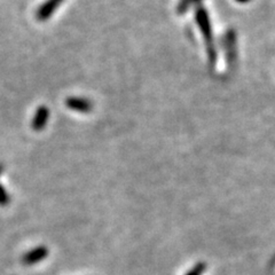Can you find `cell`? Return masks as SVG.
I'll return each instance as SVG.
<instances>
[{
	"label": "cell",
	"instance_id": "10",
	"mask_svg": "<svg viewBox=\"0 0 275 275\" xmlns=\"http://www.w3.org/2000/svg\"><path fill=\"white\" fill-rule=\"evenodd\" d=\"M235 1H238L240 3H246V2H249L250 0H235Z\"/></svg>",
	"mask_w": 275,
	"mask_h": 275
},
{
	"label": "cell",
	"instance_id": "7",
	"mask_svg": "<svg viewBox=\"0 0 275 275\" xmlns=\"http://www.w3.org/2000/svg\"><path fill=\"white\" fill-rule=\"evenodd\" d=\"M202 1V0H180L177 6V13L179 15H184L187 13L192 6H196Z\"/></svg>",
	"mask_w": 275,
	"mask_h": 275
},
{
	"label": "cell",
	"instance_id": "6",
	"mask_svg": "<svg viewBox=\"0 0 275 275\" xmlns=\"http://www.w3.org/2000/svg\"><path fill=\"white\" fill-rule=\"evenodd\" d=\"M63 0H47L39 7V9L37 10L36 17L38 21H47L51 15L57 9Z\"/></svg>",
	"mask_w": 275,
	"mask_h": 275
},
{
	"label": "cell",
	"instance_id": "3",
	"mask_svg": "<svg viewBox=\"0 0 275 275\" xmlns=\"http://www.w3.org/2000/svg\"><path fill=\"white\" fill-rule=\"evenodd\" d=\"M49 254L48 248L45 246H38L33 249H31L29 251L22 256V264L25 266H32L36 265L38 263H40L44 261V259L47 258V256Z\"/></svg>",
	"mask_w": 275,
	"mask_h": 275
},
{
	"label": "cell",
	"instance_id": "9",
	"mask_svg": "<svg viewBox=\"0 0 275 275\" xmlns=\"http://www.w3.org/2000/svg\"><path fill=\"white\" fill-rule=\"evenodd\" d=\"M207 270V264L205 263H197V264L189 270L186 275H203V273Z\"/></svg>",
	"mask_w": 275,
	"mask_h": 275
},
{
	"label": "cell",
	"instance_id": "5",
	"mask_svg": "<svg viewBox=\"0 0 275 275\" xmlns=\"http://www.w3.org/2000/svg\"><path fill=\"white\" fill-rule=\"evenodd\" d=\"M49 119V109L46 106H40L37 108L36 112H34V116L32 118V123H31V126H32L33 131L36 132H39L45 129V126L47 125Z\"/></svg>",
	"mask_w": 275,
	"mask_h": 275
},
{
	"label": "cell",
	"instance_id": "2",
	"mask_svg": "<svg viewBox=\"0 0 275 275\" xmlns=\"http://www.w3.org/2000/svg\"><path fill=\"white\" fill-rule=\"evenodd\" d=\"M236 45H238V38H236L235 30H227L223 38V47L226 54L228 69H232V70L235 68L236 62H238V46Z\"/></svg>",
	"mask_w": 275,
	"mask_h": 275
},
{
	"label": "cell",
	"instance_id": "1",
	"mask_svg": "<svg viewBox=\"0 0 275 275\" xmlns=\"http://www.w3.org/2000/svg\"><path fill=\"white\" fill-rule=\"evenodd\" d=\"M195 21L197 26H199L201 30V32L203 34L205 46H207L209 67H210V69H214L217 63V51L215 47L214 33H212L210 17H209L208 11L204 7H197V9L195 11Z\"/></svg>",
	"mask_w": 275,
	"mask_h": 275
},
{
	"label": "cell",
	"instance_id": "11",
	"mask_svg": "<svg viewBox=\"0 0 275 275\" xmlns=\"http://www.w3.org/2000/svg\"><path fill=\"white\" fill-rule=\"evenodd\" d=\"M2 172H3V166L1 164H0V176H1Z\"/></svg>",
	"mask_w": 275,
	"mask_h": 275
},
{
	"label": "cell",
	"instance_id": "8",
	"mask_svg": "<svg viewBox=\"0 0 275 275\" xmlns=\"http://www.w3.org/2000/svg\"><path fill=\"white\" fill-rule=\"evenodd\" d=\"M10 203V196L5 187L0 184V207H7Z\"/></svg>",
	"mask_w": 275,
	"mask_h": 275
},
{
	"label": "cell",
	"instance_id": "4",
	"mask_svg": "<svg viewBox=\"0 0 275 275\" xmlns=\"http://www.w3.org/2000/svg\"><path fill=\"white\" fill-rule=\"evenodd\" d=\"M65 104L69 109L82 114H88L93 110V103L86 98H80V96H70L65 100Z\"/></svg>",
	"mask_w": 275,
	"mask_h": 275
}]
</instances>
